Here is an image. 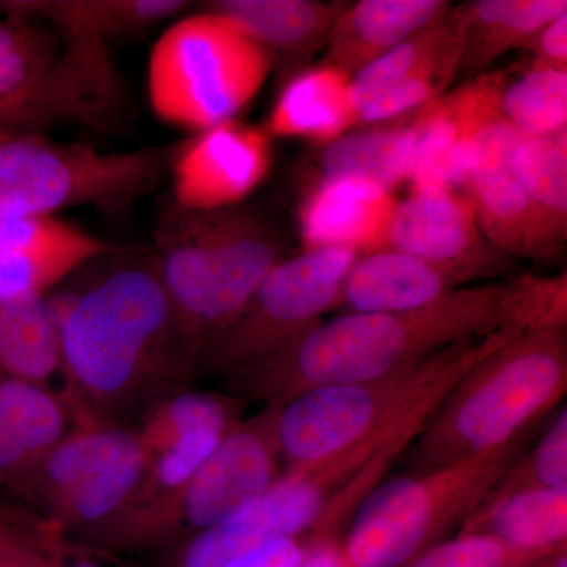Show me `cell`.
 <instances>
[{"mask_svg":"<svg viewBox=\"0 0 567 567\" xmlns=\"http://www.w3.org/2000/svg\"><path fill=\"white\" fill-rule=\"evenodd\" d=\"M118 252L47 300L74 420L137 425L193 374L153 256Z\"/></svg>","mask_w":567,"mask_h":567,"instance_id":"obj_1","label":"cell"},{"mask_svg":"<svg viewBox=\"0 0 567 567\" xmlns=\"http://www.w3.org/2000/svg\"><path fill=\"white\" fill-rule=\"evenodd\" d=\"M502 284H473L415 311L341 315L292 346L227 377L226 393L286 405L320 386L371 382L445 349L499 330Z\"/></svg>","mask_w":567,"mask_h":567,"instance_id":"obj_2","label":"cell"},{"mask_svg":"<svg viewBox=\"0 0 567 567\" xmlns=\"http://www.w3.org/2000/svg\"><path fill=\"white\" fill-rule=\"evenodd\" d=\"M281 240L256 212L183 210L171 205L155 229L156 270L183 353L193 365L281 260Z\"/></svg>","mask_w":567,"mask_h":567,"instance_id":"obj_3","label":"cell"},{"mask_svg":"<svg viewBox=\"0 0 567 567\" xmlns=\"http://www.w3.org/2000/svg\"><path fill=\"white\" fill-rule=\"evenodd\" d=\"M566 390V331L514 336L451 388L402 458L424 473L505 446L540 425Z\"/></svg>","mask_w":567,"mask_h":567,"instance_id":"obj_4","label":"cell"},{"mask_svg":"<svg viewBox=\"0 0 567 567\" xmlns=\"http://www.w3.org/2000/svg\"><path fill=\"white\" fill-rule=\"evenodd\" d=\"M540 427L480 456L383 480L350 517L342 544L347 567H402L443 543L480 509Z\"/></svg>","mask_w":567,"mask_h":567,"instance_id":"obj_5","label":"cell"},{"mask_svg":"<svg viewBox=\"0 0 567 567\" xmlns=\"http://www.w3.org/2000/svg\"><path fill=\"white\" fill-rule=\"evenodd\" d=\"M275 63L267 48L210 10L181 18L153 44L148 102L167 125L204 132L237 117Z\"/></svg>","mask_w":567,"mask_h":567,"instance_id":"obj_6","label":"cell"},{"mask_svg":"<svg viewBox=\"0 0 567 567\" xmlns=\"http://www.w3.org/2000/svg\"><path fill=\"white\" fill-rule=\"evenodd\" d=\"M166 152H102L54 144L32 133L0 137V218H58L71 208L106 213L132 208L156 188Z\"/></svg>","mask_w":567,"mask_h":567,"instance_id":"obj_7","label":"cell"},{"mask_svg":"<svg viewBox=\"0 0 567 567\" xmlns=\"http://www.w3.org/2000/svg\"><path fill=\"white\" fill-rule=\"evenodd\" d=\"M147 466L136 425L74 420L41 462L24 502L41 524L82 544L128 509Z\"/></svg>","mask_w":567,"mask_h":567,"instance_id":"obj_8","label":"cell"},{"mask_svg":"<svg viewBox=\"0 0 567 567\" xmlns=\"http://www.w3.org/2000/svg\"><path fill=\"white\" fill-rule=\"evenodd\" d=\"M281 406L262 405L256 415L241 420L173 502L115 536L102 554L159 551L259 502L284 473L278 439Z\"/></svg>","mask_w":567,"mask_h":567,"instance_id":"obj_9","label":"cell"},{"mask_svg":"<svg viewBox=\"0 0 567 567\" xmlns=\"http://www.w3.org/2000/svg\"><path fill=\"white\" fill-rule=\"evenodd\" d=\"M514 338L506 330L464 339L425 358L404 394L363 442L317 466L311 480L327 502L309 536L331 539L423 434L443 399L480 361Z\"/></svg>","mask_w":567,"mask_h":567,"instance_id":"obj_10","label":"cell"},{"mask_svg":"<svg viewBox=\"0 0 567 567\" xmlns=\"http://www.w3.org/2000/svg\"><path fill=\"white\" fill-rule=\"evenodd\" d=\"M358 256L353 249L320 248L279 260L240 312L205 342L194 360L193 379H227L303 338L333 309Z\"/></svg>","mask_w":567,"mask_h":567,"instance_id":"obj_11","label":"cell"},{"mask_svg":"<svg viewBox=\"0 0 567 567\" xmlns=\"http://www.w3.org/2000/svg\"><path fill=\"white\" fill-rule=\"evenodd\" d=\"M423 361L371 382L316 388L282 405L278 420L282 475H311L317 466L363 442L404 394Z\"/></svg>","mask_w":567,"mask_h":567,"instance_id":"obj_12","label":"cell"},{"mask_svg":"<svg viewBox=\"0 0 567 567\" xmlns=\"http://www.w3.org/2000/svg\"><path fill=\"white\" fill-rule=\"evenodd\" d=\"M386 248L446 268L465 286L495 278L511 259L481 233L468 196L439 186L412 189L395 205Z\"/></svg>","mask_w":567,"mask_h":567,"instance_id":"obj_13","label":"cell"},{"mask_svg":"<svg viewBox=\"0 0 567 567\" xmlns=\"http://www.w3.org/2000/svg\"><path fill=\"white\" fill-rule=\"evenodd\" d=\"M271 163L265 130L233 118L194 133L169 159L173 204L194 212L237 207L262 185Z\"/></svg>","mask_w":567,"mask_h":567,"instance_id":"obj_14","label":"cell"},{"mask_svg":"<svg viewBox=\"0 0 567 567\" xmlns=\"http://www.w3.org/2000/svg\"><path fill=\"white\" fill-rule=\"evenodd\" d=\"M324 502L308 477L282 475L244 513L159 550L155 567H224L275 540L309 535Z\"/></svg>","mask_w":567,"mask_h":567,"instance_id":"obj_15","label":"cell"},{"mask_svg":"<svg viewBox=\"0 0 567 567\" xmlns=\"http://www.w3.org/2000/svg\"><path fill=\"white\" fill-rule=\"evenodd\" d=\"M115 246L61 218H0V298L43 300Z\"/></svg>","mask_w":567,"mask_h":567,"instance_id":"obj_16","label":"cell"},{"mask_svg":"<svg viewBox=\"0 0 567 567\" xmlns=\"http://www.w3.org/2000/svg\"><path fill=\"white\" fill-rule=\"evenodd\" d=\"M73 424L62 391L0 371V487L24 499L41 462Z\"/></svg>","mask_w":567,"mask_h":567,"instance_id":"obj_17","label":"cell"},{"mask_svg":"<svg viewBox=\"0 0 567 567\" xmlns=\"http://www.w3.org/2000/svg\"><path fill=\"white\" fill-rule=\"evenodd\" d=\"M465 287L453 271L395 249L360 254L347 271L331 311L391 315L415 311Z\"/></svg>","mask_w":567,"mask_h":567,"instance_id":"obj_18","label":"cell"},{"mask_svg":"<svg viewBox=\"0 0 567 567\" xmlns=\"http://www.w3.org/2000/svg\"><path fill=\"white\" fill-rule=\"evenodd\" d=\"M395 205L393 194L368 182L316 183L300 208L306 249L347 248L358 254L386 249Z\"/></svg>","mask_w":567,"mask_h":567,"instance_id":"obj_19","label":"cell"},{"mask_svg":"<svg viewBox=\"0 0 567 567\" xmlns=\"http://www.w3.org/2000/svg\"><path fill=\"white\" fill-rule=\"evenodd\" d=\"M446 0H360L336 21L322 65L352 78L451 10Z\"/></svg>","mask_w":567,"mask_h":567,"instance_id":"obj_20","label":"cell"},{"mask_svg":"<svg viewBox=\"0 0 567 567\" xmlns=\"http://www.w3.org/2000/svg\"><path fill=\"white\" fill-rule=\"evenodd\" d=\"M346 2L319 0H216L207 10L226 18L281 59L284 69L301 66L324 50Z\"/></svg>","mask_w":567,"mask_h":567,"instance_id":"obj_21","label":"cell"},{"mask_svg":"<svg viewBox=\"0 0 567 567\" xmlns=\"http://www.w3.org/2000/svg\"><path fill=\"white\" fill-rule=\"evenodd\" d=\"M464 189L481 233L511 259L550 260L561 249L529 204L513 167L475 171L466 178Z\"/></svg>","mask_w":567,"mask_h":567,"instance_id":"obj_22","label":"cell"},{"mask_svg":"<svg viewBox=\"0 0 567 567\" xmlns=\"http://www.w3.org/2000/svg\"><path fill=\"white\" fill-rule=\"evenodd\" d=\"M182 0H22L0 2L10 17L37 18L54 25L62 39L107 47L110 41L177 17Z\"/></svg>","mask_w":567,"mask_h":567,"instance_id":"obj_23","label":"cell"},{"mask_svg":"<svg viewBox=\"0 0 567 567\" xmlns=\"http://www.w3.org/2000/svg\"><path fill=\"white\" fill-rule=\"evenodd\" d=\"M458 535L494 537L525 565L566 548L567 492L529 488L481 506Z\"/></svg>","mask_w":567,"mask_h":567,"instance_id":"obj_24","label":"cell"},{"mask_svg":"<svg viewBox=\"0 0 567 567\" xmlns=\"http://www.w3.org/2000/svg\"><path fill=\"white\" fill-rule=\"evenodd\" d=\"M349 85V76L322 63L293 73L271 107L265 133L324 145L344 136L357 125Z\"/></svg>","mask_w":567,"mask_h":567,"instance_id":"obj_25","label":"cell"},{"mask_svg":"<svg viewBox=\"0 0 567 567\" xmlns=\"http://www.w3.org/2000/svg\"><path fill=\"white\" fill-rule=\"evenodd\" d=\"M462 32L458 76L473 78L514 50H525L544 25L567 13L566 0H477L457 7Z\"/></svg>","mask_w":567,"mask_h":567,"instance_id":"obj_26","label":"cell"},{"mask_svg":"<svg viewBox=\"0 0 567 567\" xmlns=\"http://www.w3.org/2000/svg\"><path fill=\"white\" fill-rule=\"evenodd\" d=\"M468 111V87L464 84L413 115L415 145L406 177L412 189L464 188L470 173L465 142Z\"/></svg>","mask_w":567,"mask_h":567,"instance_id":"obj_27","label":"cell"},{"mask_svg":"<svg viewBox=\"0 0 567 567\" xmlns=\"http://www.w3.org/2000/svg\"><path fill=\"white\" fill-rule=\"evenodd\" d=\"M415 145L413 122L346 133L317 156L316 183L353 178L393 194L409 177Z\"/></svg>","mask_w":567,"mask_h":567,"instance_id":"obj_28","label":"cell"},{"mask_svg":"<svg viewBox=\"0 0 567 567\" xmlns=\"http://www.w3.org/2000/svg\"><path fill=\"white\" fill-rule=\"evenodd\" d=\"M0 371L44 386L62 374L58 328L47 298H0Z\"/></svg>","mask_w":567,"mask_h":567,"instance_id":"obj_29","label":"cell"},{"mask_svg":"<svg viewBox=\"0 0 567 567\" xmlns=\"http://www.w3.org/2000/svg\"><path fill=\"white\" fill-rule=\"evenodd\" d=\"M496 99L507 121L524 137L567 130V69L527 62L495 71Z\"/></svg>","mask_w":567,"mask_h":567,"instance_id":"obj_30","label":"cell"},{"mask_svg":"<svg viewBox=\"0 0 567 567\" xmlns=\"http://www.w3.org/2000/svg\"><path fill=\"white\" fill-rule=\"evenodd\" d=\"M453 54L462 55L457 7H451L445 17L432 22L350 78L349 99L354 115L358 118V114L386 89Z\"/></svg>","mask_w":567,"mask_h":567,"instance_id":"obj_31","label":"cell"},{"mask_svg":"<svg viewBox=\"0 0 567 567\" xmlns=\"http://www.w3.org/2000/svg\"><path fill=\"white\" fill-rule=\"evenodd\" d=\"M246 405L229 393L183 388L153 405L136 429L145 450H158L185 436L229 434L244 420Z\"/></svg>","mask_w":567,"mask_h":567,"instance_id":"obj_32","label":"cell"},{"mask_svg":"<svg viewBox=\"0 0 567 567\" xmlns=\"http://www.w3.org/2000/svg\"><path fill=\"white\" fill-rule=\"evenodd\" d=\"M513 174L548 233L567 237V130L551 136L524 137L513 158Z\"/></svg>","mask_w":567,"mask_h":567,"instance_id":"obj_33","label":"cell"},{"mask_svg":"<svg viewBox=\"0 0 567 567\" xmlns=\"http://www.w3.org/2000/svg\"><path fill=\"white\" fill-rule=\"evenodd\" d=\"M499 330L520 336L566 331L567 275L522 274L502 284Z\"/></svg>","mask_w":567,"mask_h":567,"instance_id":"obj_34","label":"cell"},{"mask_svg":"<svg viewBox=\"0 0 567 567\" xmlns=\"http://www.w3.org/2000/svg\"><path fill=\"white\" fill-rule=\"evenodd\" d=\"M529 488L567 492V410L563 405L551 417L535 450L525 451L516 464L507 470L483 505H494L506 496Z\"/></svg>","mask_w":567,"mask_h":567,"instance_id":"obj_35","label":"cell"},{"mask_svg":"<svg viewBox=\"0 0 567 567\" xmlns=\"http://www.w3.org/2000/svg\"><path fill=\"white\" fill-rule=\"evenodd\" d=\"M499 565L528 566L507 550L494 537L457 535L417 555L402 567H494Z\"/></svg>","mask_w":567,"mask_h":567,"instance_id":"obj_36","label":"cell"},{"mask_svg":"<svg viewBox=\"0 0 567 567\" xmlns=\"http://www.w3.org/2000/svg\"><path fill=\"white\" fill-rule=\"evenodd\" d=\"M0 567H55V563L31 529L0 516Z\"/></svg>","mask_w":567,"mask_h":567,"instance_id":"obj_37","label":"cell"},{"mask_svg":"<svg viewBox=\"0 0 567 567\" xmlns=\"http://www.w3.org/2000/svg\"><path fill=\"white\" fill-rule=\"evenodd\" d=\"M28 528L40 540L41 546L47 548L48 554L54 559L55 567H106L104 565L106 555L99 554V551L74 543L69 537L59 535L58 532L41 524L40 520Z\"/></svg>","mask_w":567,"mask_h":567,"instance_id":"obj_38","label":"cell"},{"mask_svg":"<svg viewBox=\"0 0 567 567\" xmlns=\"http://www.w3.org/2000/svg\"><path fill=\"white\" fill-rule=\"evenodd\" d=\"M311 546L309 535L275 540L224 567H300Z\"/></svg>","mask_w":567,"mask_h":567,"instance_id":"obj_39","label":"cell"},{"mask_svg":"<svg viewBox=\"0 0 567 567\" xmlns=\"http://www.w3.org/2000/svg\"><path fill=\"white\" fill-rule=\"evenodd\" d=\"M525 51L529 54V62L567 69V13L544 25L529 40Z\"/></svg>","mask_w":567,"mask_h":567,"instance_id":"obj_40","label":"cell"},{"mask_svg":"<svg viewBox=\"0 0 567 567\" xmlns=\"http://www.w3.org/2000/svg\"><path fill=\"white\" fill-rule=\"evenodd\" d=\"M300 567H347L342 544L336 537L315 539Z\"/></svg>","mask_w":567,"mask_h":567,"instance_id":"obj_41","label":"cell"},{"mask_svg":"<svg viewBox=\"0 0 567 567\" xmlns=\"http://www.w3.org/2000/svg\"><path fill=\"white\" fill-rule=\"evenodd\" d=\"M494 567H532V565H528V566H517V565H499V566H494Z\"/></svg>","mask_w":567,"mask_h":567,"instance_id":"obj_42","label":"cell"},{"mask_svg":"<svg viewBox=\"0 0 567 567\" xmlns=\"http://www.w3.org/2000/svg\"><path fill=\"white\" fill-rule=\"evenodd\" d=\"M6 134H9V133H6V132H0V137H3V136H6Z\"/></svg>","mask_w":567,"mask_h":567,"instance_id":"obj_43","label":"cell"}]
</instances>
